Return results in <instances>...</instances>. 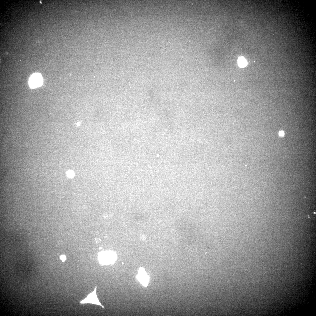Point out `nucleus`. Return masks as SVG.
Listing matches in <instances>:
<instances>
[{"mask_svg":"<svg viewBox=\"0 0 316 316\" xmlns=\"http://www.w3.org/2000/svg\"><path fill=\"white\" fill-rule=\"evenodd\" d=\"M96 287L94 291L89 294L87 297L80 302L81 304L92 303L103 307L99 302L96 294Z\"/></svg>","mask_w":316,"mask_h":316,"instance_id":"obj_2","label":"nucleus"},{"mask_svg":"<svg viewBox=\"0 0 316 316\" xmlns=\"http://www.w3.org/2000/svg\"><path fill=\"white\" fill-rule=\"evenodd\" d=\"M60 258L62 260V261L63 262L66 259V257L64 255H63L60 256Z\"/></svg>","mask_w":316,"mask_h":316,"instance_id":"obj_7","label":"nucleus"},{"mask_svg":"<svg viewBox=\"0 0 316 316\" xmlns=\"http://www.w3.org/2000/svg\"><path fill=\"white\" fill-rule=\"evenodd\" d=\"M279 134L280 136H283L284 135V133L283 131H280L279 132Z\"/></svg>","mask_w":316,"mask_h":316,"instance_id":"obj_8","label":"nucleus"},{"mask_svg":"<svg viewBox=\"0 0 316 316\" xmlns=\"http://www.w3.org/2000/svg\"><path fill=\"white\" fill-rule=\"evenodd\" d=\"M67 175L69 177H72L74 175V174L73 172L71 170L68 171L67 172Z\"/></svg>","mask_w":316,"mask_h":316,"instance_id":"obj_6","label":"nucleus"},{"mask_svg":"<svg viewBox=\"0 0 316 316\" xmlns=\"http://www.w3.org/2000/svg\"><path fill=\"white\" fill-rule=\"evenodd\" d=\"M99 260L102 264H108L114 262L115 256L114 254L109 253H102L99 255Z\"/></svg>","mask_w":316,"mask_h":316,"instance_id":"obj_3","label":"nucleus"},{"mask_svg":"<svg viewBox=\"0 0 316 316\" xmlns=\"http://www.w3.org/2000/svg\"><path fill=\"white\" fill-rule=\"evenodd\" d=\"M238 64L240 67L243 68L246 66L247 62L246 59L244 57H240L238 59Z\"/></svg>","mask_w":316,"mask_h":316,"instance_id":"obj_5","label":"nucleus"},{"mask_svg":"<svg viewBox=\"0 0 316 316\" xmlns=\"http://www.w3.org/2000/svg\"><path fill=\"white\" fill-rule=\"evenodd\" d=\"M138 278L139 281L144 286H146L147 285L148 277L144 269L142 268H140L139 270Z\"/></svg>","mask_w":316,"mask_h":316,"instance_id":"obj_4","label":"nucleus"},{"mask_svg":"<svg viewBox=\"0 0 316 316\" xmlns=\"http://www.w3.org/2000/svg\"><path fill=\"white\" fill-rule=\"evenodd\" d=\"M42 83V78L41 74L35 73L33 74L29 80L30 87L35 88L41 86Z\"/></svg>","mask_w":316,"mask_h":316,"instance_id":"obj_1","label":"nucleus"}]
</instances>
